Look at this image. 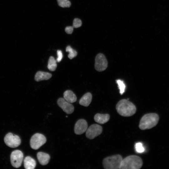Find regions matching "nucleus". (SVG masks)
I'll list each match as a JSON object with an SVG mask.
<instances>
[{
	"instance_id": "nucleus-1",
	"label": "nucleus",
	"mask_w": 169,
	"mask_h": 169,
	"mask_svg": "<svg viewBox=\"0 0 169 169\" xmlns=\"http://www.w3.org/2000/svg\"><path fill=\"white\" fill-rule=\"evenodd\" d=\"M116 109L118 113L124 117H130L136 112L135 105L127 100L123 99L120 100L116 104Z\"/></svg>"
},
{
	"instance_id": "nucleus-2",
	"label": "nucleus",
	"mask_w": 169,
	"mask_h": 169,
	"mask_svg": "<svg viewBox=\"0 0 169 169\" xmlns=\"http://www.w3.org/2000/svg\"><path fill=\"white\" fill-rule=\"evenodd\" d=\"M141 158L136 155H130L123 159L120 169H139L143 165Z\"/></svg>"
},
{
	"instance_id": "nucleus-3",
	"label": "nucleus",
	"mask_w": 169,
	"mask_h": 169,
	"mask_svg": "<svg viewBox=\"0 0 169 169\" xmlns=\"http://www.w3.org/2000/svg\"><path fill=\"white\" fill-rule=\"evenodd\" d=\"M159 115L155 113H150L144 115L141 118L139 125L141 130L150 129L156 125L159 120Z\"/></svg>"
},
{
	"instance_id": "nucleus-4",
	"label": "nucleus",
	"mask_w": 169,
	"mask_h": 169,
	"mask_svg": "<svg viewBox=\"0 0 169 169\" xmlns=\"http://www.w3.org/2000/svg\"><path fill=\"white\" fill-rule=\"evenodd\" d=\"M122 156L119 154L107 156L102 161V165L105 169H120Z\"/></svg>"
},
{
	"instance_id": "nucleus-5",
	"label": "nucleus",
	"mask_w": 169,
	"mask_h": 169,
	"mask_svg": "<svg viewBox=\"0 0 169 169\" xmlns=\"http://www.w3.org/2000/svg\"><path fill=\"white\" fill-rule=\"evenodd\" d=\"M46 141V139L43 135L37 133L32 136L30 140V145L33 149L37 150L44 144Z\"/></svg>"
},
{
	"instance_id": "nucleus-6",
	"label": "nucleus",
	"mask_w": 169,
	"mask_h": 169,
	"mask_svg": "<svg viewBox=\"0 0 169 169\" xmlns=\"http://www.w3.org/2000/svg\"><path fill=\"white\" fill-rule=\"evenodd\" d=\"M108 61L105 55L102 53L98 54L95 58V68L99 72L105 70L108 66Z\"/></svg>"
},
{
	"instance_id": "nucleus-7",
	"label": "nucleus",
	"mask_w": 169,
	"mask_h": 169,
	"mask_svg": "<svg viewBox=\"0 0 169 169\" xmlns=\"http://www.w3.org/2000/svg\"><path fill=\"white\" fill-rule=\"evenodd\" d=\"M4 141L7 146L13 148L18 146L21 143V139L19 136L10 132L5 136Z\"/></svg>"
},
{
	"instance_id": "nucleus-8",
	"label": "nucleus",
	"mask_w": 169,
	"mask_h": 169,
	"mask_svg": "<svg viewBox=\"0 0 169 169\" xmlns=\"http://www.w3.org/2000/svg\"><path fill=\"white\" fill-rule=\"evenodd\" d=\"M102 131L103 128L101 126L97 124H93L87 128L85 135L88 138L93 139L100 135Z\"/></svg>"
},
{
	"instance_id": "nucleus-9",
	"label": "nucleus",
	"mask_w": 169,
	"mask_h": 169,
	"mask_svg": "<svg viewBox=\"0 0 169 169\" xmlns=\"http://www.w3.org/2000/svg\"><path fill=\"white\" fill-rule=\"evenodd\" d=\"M23 157L22 152L19 150L13 151L10 155L11 162L15 168H18L21 166Z\"/></svg>"
},
{
	"instance_id": "nucleus-10",
	"label": "nucleus",
	"mask_w": 169,
	"mask_h": 169,
	"mask_svg": "<svg viewBox=\"0 0 169 169\" xmlns=\"http://www.w3.org/2000/svg\"><path fill=\"white\" fill-rule=\"evenodd\" d=\"M57 103L59 106L62 110L67 114H71L74 111V108L73 105L67 101L64 98H59L57 101Z\"/></svg>"
},
{
	"instance_id": "nucleus-11",
	"label": "nucleus",
	"mask_w": 169,
	"mask_h": 169,
	"mask_svg": "<svg viewBox=\"0 0 169 169\" xmlns=\"http://www.w3.org/2000/svg\"><path fill=\"white\" fill-rule=\"evenodd\" d=\"M88 124L84 119H81L78 120L76 123L74 127V132L77 135H81L86 131L88 128Z\"/></svg>"
},
{
	"instance_id": "nucleus-12",
	"label": "nucleus",
	"mask_w": 169,
	"mask_h": 169,
	"mask_svg": "<svg viewBox=\"0 0 169 169\" xmlns=\"http://www.w3.org/2000/svg\"><path fill=\"white\" fill-rule=\"evenodd\" d=\"M110 118V115L108 114L97 113L94 117V120L96 122L102 124L107 122Z\"/></svg>"
},
{
	"instance_id": "nucleus-13",
	"label": "nucleus",
	"mask_w": 169,
	"mask_h": 169,
	"mask_svg": "<svg viewBox=\"0 0 169 169\" xmlns=\"http://www.w3.org/2000/svg\"><path fill=\"white\" fill-rule=\"evenodd\" d=\"M37 158L41 165H45L49 163L50 159V156L48 154L39 152L37 154Z\"/></svg>"
},
{
	"instance_id": "nucleus-14",
	"label": "nucleus",
	"mask_w": 169,
	"mask_h": 169,
	"mask_svg": "<svg viewBox=\"0 0 169 169\" xmlns=\"http://www.w3.org/2000/svg\"><path fill=\"white\" fill-rule=\"evenodd\" d=\"M52 75L50 73L42 71H38L36 74L34 79L36 81L47 80L50 79Z\"/></svg>"
},
{
	"instance_id": "nucleus-15",
	"label": "nucleus",
	"mask_w": 169,
	"mask_h": 169,
	"mask_svg": "<svg viewBox=\"0 0 169 169\" xmlns=\"http://www.w3.org/2000/svg\"><path fill=\"white\" fill-rule=\"evenodd\" d=\"M92 98V96L91 93L87 92L84 94L81 98L79 101V104L82 105L87 107L90 104Z\"/></svg>"
},
{
	"instance_id": "nucleus-16",
	"label": "nucleus",
	"mask_w": 169,
	"mask_h": 169,
	"mask_svg": "<svg viewBox=\"0 0 169 169\" xmlns=\"http://www.w3.org/2000/svg\"><path fill=\"white\" fill-rule=\"evenodd\" d=\"M64 98L70 103H73L76 101L77 97L75 94L71 90L65 91L64 93Z\"/></svg>"
},
{
	"instance_id": "nucleus-17",
	"label": "nucleus",
	"mask_w": 169,
	"mask_h": 169,
	"mask_svg": "<svg viewBox=\"0 0 169 169\" xmlns=\"http://www.w3.org/2000/svg\"><path fill=\"white\" fill-rule=\"evenodd\" d=\"M36 165L35 161L29 156H26L24 160V166L26 169H34Z\"/></svg>"
},
{
	"instance_id": "nucleus-18",
	"label": "nucleus",
	"mask_w": 169,
	"mask_h": 169,
	"mask_svg": "<svg viewBox=\"0 0 169 169\" xmlns=\"http://www.w3.org/2000/svg\"><path fill=\"white\" fill-rule=\"evenodd\" d=\"M57 64L56 60L53 56H50L48 62V68L52 71H54L57 68Z\"/></svg>"
},
{
	"instance_id": "nucleus-19",
	"label": "nucleus",
	"mask_w": 169,
	"mask_h": 169,
	"mask_svg": "<svg viewBox=\"0 0 169 169\" xmlns=\"http://www.w3.org/2000/svg\"><path fill=\"white\" fill-rule=\"evenodd\" d=\"M66 51L69 53L68 56L70 59H72L77 55L76 51L72 49L70 46H68L66 47Z\"/></svg>"
},
{
	"instance_id": "nucleus-20",
	"label": "nucleus",
	"mask_w": 169,
	"mask_h": 169,
	"mask_svg": "<svg viewBox=\"0 0 169 169\" xmlns=\"http://www.w3.org/2000/svg\"><path fill=\"white\" fill-rule=\"evenodd\" d=\"M58 5L62 8L69 7L71 5L69 0H57Z\"/></svg>"
},
{
	"instance_id": "nucleus-21",
	"label": "nucleus",
	"mask_w": 169,
	"mask_h": 169,
	"mask_svg": "<svg viewBox=\"0 0 169 169\" xmlns=\"http://www.w3.org/2000/svg\"><path fill=\"white\" fill-rule=\"evenodd\" d=\"M116 82L120 90V93L121 95H122L125 91V85L123 81L120 79L116 80Z\"/></svg>"
},
{
	"instance_id": "nucleus-22",
	"label": "nucleus",
	"mask_w": 169,
	"mask_h": 169,
	"mask_svg": "<svg viewBox=\"0 0 169 169\" xmlns=\"http://www.w3.org/2000/svg\"><path fill=\"white\" fill-rule=\"evenodd\" d=\"M81 21L78 18H75L73 21V27L74 28H78L80 27L82 25Z\"/></svg>"
},
{
	"instance_id": "nucleus-23",
	"label": "nucleus",
	"mask_w": 169,
	"mask_h": 169,
	"mask_svg": "<svg viewBox=\"0 0 169 169\" xmlns=\"http://www.w3.org/2000/svg\"><path fill=\"white\" fill-rule=\"evenodd\" d=\"M135 148L136 151L139 153H141L143 152L144 150V148L143 147L142 144L141 143H138L136 144Z\"/></svg>"
},
{
	"instance_id": "nucleus-24",
	"label": "nucleus",
	"mask_w": 169,
	"mask_h": 169,
	"mask_svg": "<svg viewBox=\"0 0 169 169\" xmlns=\"http://www.w3.org/2000/svg\"><path fill=\"white\" fill-rule=\"evenodd\" d=\"M57 55L58 57L56 61L57 62H59L61 61L63 57V55L62 51L60 50H58L57 51Z\"/></svg>"
},
{
	"instance_id": "nucleus-25",
	"label": "nucleus",
	"mask_w": 169,
	"mask_h": 169,
	"mask_svg": "<svg viewBox=\"0 0 169 169\" xmlns=\"http://www.w3.org/2000/svg\"><path fill=\"white\" fill-rule=\"evenodd\" d=\"M73 29L74 27L73 26H69L66 27L65 28V30L67 33L70 34L72 33L73 31Z\"/></svg>"
}]
</instances>
